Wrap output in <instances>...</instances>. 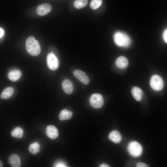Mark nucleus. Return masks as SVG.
<instances>
[{
	"label": "nucleus",
	"instance_id": "dca6fc26",
	"mask_svg": "<svg viewBox=\"0 0 167 167\" xmlns=\"http://www.w3.org/2000/svg\"><path fill=\"white\" fill-rule=\"evenodd\" d=\"M14 89L11 87L5 88L2 92L1 97L2 99H7L10 98L14 94Z\"/></svg>",
	"mask_w": 167,
	"mask_h": 167
},
{
	"label": "nucleus",
	"instance_id": "4be33fe9",
	"mask_svg": "<svg viewBox=\"0 0 167 167\" xmlns=\"http://www.w3.org/2000/svg\"><path fill=\"white\" fill-rule=\"evenodd\" d=\"M55 167H67L66 164L62 161H58L56 162L54 165Z\"/></svg>",
	"mask_w": 167,
	"mask_h": 167
},
{
	"label": "nucleus",
	"instance_id": "f3484780",
	"mask_svg": "<svg viewBox=\"0 0 167 167\" xmlns=\"http://www.w3.org/2000/svg\"><path fill=\"white\" fill-rule=\"evenodd\" d=\"M73 115L71 111L66 109H63L60 112L59 118L60 120H66L70 119Z\"/></svg>",
	"mask_w": 167,
	"mask_h": 167
},
{
	"label": "nucleus",
	"instance_id": "b1692460",
	"mask_svg": "<svg viewBox=\"0 0 167 167\" xmlns=\"http://www.w3.org/2000/svg\"><path fill=\"white\" fill-rule=\"evenodd\" d=\"M163 38L166 43L167 42V29H166L163 33Z\"/></svg>",
	"mask_w": 167,
	"mask_h": 167
},
{
	"label": "nucleus",
	"instance_id": "bb28decb",
	"mask_svg": "<svg viewBox=\"0 0 167 167\" xmlns=\"http://www.w3.org/2000/svg\"><path fill=\"white\" fill-rule=\"evenodd\" d=\"M3 163L0 160V167H2L3 166Z\"/></svg>",
	"mask_w": 167,
	"mask_h": 167
},
{
	"label": "nucleus",
	"instance_id": "39448f33",
	"mask_svg": "<svg viewBox=\"0 0 167 167\" xmlns=\"http://www.w3.org/2000/svg\"><path fill=\"white\" fill-rule=\"evenodd\" d=\"M89 102L91 105L95 108H100L103 105L104 99L102 95L99 93H94L90 97Z\"/></svg>",
	"mask_w": 167,
	"mask_h": 167
},
{
	"label": "nucleus",
	"instance_id": "9b49d317",
	"mask_svg": "<svg viewBox=\"0 0 167 167\" xmlns=\"http://www.w3.org/2000/svg\"><path fill=\"white\" fill-rule=\"evenodd\" d=\"M62 86L65 92L67 94H71L73 91V85L72 82L69 79H65L62 82Z\"/></svg>",
	"mask_w": 167,
	"mask_h": 167
},
{
	"label": "nucleus",
	"instance_id": "f03ea898",
	"mask_svg": "<svg viewBox=\"0 0 167 167\" xmlns=\"http://www.w3.org/2000/svg\"><path fill=\"white\" fill-rule=\"evenodd\" d=\"M114 39L116 44L119 46L127 47L131 43V40L129 37L122 32H116L114 35Z\"/></svg>",
	"mask_w": 167,
	"mask_h": 167
},
{
	"label": "nucleus",
	"instance_id": "1a4fd4ad",
	"mask_svg": "<svg viewBox=\"0 0 167 167\" xmlns=\"http://www.w3.org/2000/svg\"><path fill=\"white\" fill-rule=\"evenodd\" d=\"M46 133L47 136L51 139H55L58 135V131L57 128L52 125H49L47 127Z\"/></svg>",
	"mask_w": 167,
	"mask_h": 167
},
{
	"label": "nucleus",
	"instance_id": "5701e85b",
	"mask_svg": "<svg viewBox=\"0 0 167 167\" xmlns=\"http://www.w3.org/2000/svg\"><path fill=\"white\" fill-rule=\"evenodd\" d=\"M136 166L137 167H148L149 166L143 162H139L136 165Z\"/></svg>",
	"mask_w": 167,
	"mask_h": 167
},
{
	"label": "nucleus",
	"instance_id": "4468645a",
	"mask_svg": "<svg viewBox=\"0 0 167 167\" xmlns=\"http://www.w3.org/2000/svg\"><path fill=\"white\" fill-rule=\"evenodd\" d=\"M132 94L135 99L138 101H140L143 97V92L139 88L135 87L131 90Z\"/></svg>",
	"mask_w": 167,
	"mask_h": 167
},
{
	"label": "nucleus",
	"instance_id": "a878e982",
	"mask_svg": "<svg viewBox=\"0 0 167 167\" xmlns=\"http://www.w3.org/2000/svg\"><path fill=\"white\" fill-rule=\"evenodd\" d=\"M100 167H109V166L106 164L103 163L100 165Z\"/></svg>",
	"mask_w": 167,
	"mask_h": 167
},
{
	"label": "nucleus",
	"instance_id": "0eeeda50",
	"mask_svg": "<svg viewBox=\"0 0 167 167\" xmlns=\"http://www.w3.org/2000/svg\"><path fill=\"white\" fill-rule=\"evenodd\" d=\"M73 74L74 76L83 84L88 85L90 80L88 76L85 73L80 70H76L74 71Z\"/></svg>",
	"mask_w": 167,
	"mask_h": 167
},
{
	"label": "nucleus",
	"instance_id": "aec40b11",
	"mask_svg": "<svg viewBox=\"0 0 167 167\" xmlns=\"http://www.w3.org/2000/svg\"><path fill=\"white\" fill-rule=\"evenodd\" d=\"M88 3V0H76L74 3V6L77 9H80L85 6Z\"/></svg>",
	"mask_w": 167,
	"mask_h": 167
},
{
	"label": "nucleus",
	"instance_id": "a211bd4d",
	"mask_svg": "<svg viewBox=\"0 0 167 167\" xmlns=\"http://www.w3.org/2000/svg\"><path fill=\"white\" fill-rule=\"evenodd\" d=\"M40 150V146L39 143L35 142L31 144L28 148L29 152L35 155L38 153Z\"/></svg>",
	"mask_w": 167,
	"mask_h": 167
},
{
	"label": "nucleus",
	"instance_id": "423d86ee",
	"mask_svg": "<svg viewBox=\"0 0 167 167\" xmlns=\"http://www.w3.org/2000/svg\"><path fill=\"white\" fill-rule=\"evenodd\" d=\"M47 63L49 68L52 70H56L59 66V61L53 53L48 54L47 58Z\"/></svg>",
	"mask_w": 167,
	"mask_h": 167
},
{
	"label": "nucleus",
	"instance_id": "f257e3e1",
	"mask_svg": "<svg viewBox=\"0 0 167 167\" xmlns=\"http://www.w3.org/2000/svg\"><path fill=\"white\" fill-rule=\"evenodd\" d=\"M26 49L28 52L33 56H36L41 52V47L38 41L33 36H30L26 42Z\"/></svg>",
	"mask_w": 167,
	"mask_h": 167
},
{
	"label": "nucleus",
	"instance_id": "7ed1b4c3",
	"mask_svg": "<svg viewBox=\"0 0 167 167\" xmlns=\"http://www.w3.org/2000/svg\"><path fill=\"white\" fill-rule=\"evenodd\" d=\"M127 149L130 154L135 157L141 156L143 150L141 145L135 141L130 142L128 145Z\"/></svg>",
	"mask_w": 167,
	"mask_h": 167
},
{
	"label": "nucleus",
	"instance_id": "412c9836",
	"mask_svg": "<svg viewBox=\"0 0 167 167\" xmlns=\"http://www.w3.org/2000/svg\"><path fill=\"white\" fill-rule=\"evenodd\" d=\"M102 0H92L90 4V7L92 9L98 8L101 5Z\"/></svg>",
	"mask_w": 167,
	"mask_h": 167
},
{
	"label": "nucleus",
	"instance_id": "2eb2a0df",
	"mask_svg": "<svg viewBox=\"0 0 167 167\" xmlns=\"http://www.w3.org/2000/svg\"><path fill=\"white\" fill-rule=\"evenodd\" d=\"M21 75V73L20 71L15 69L10 71L8 73L9 79L13 81H15L19 79Z\"/></svg>",
	"mask_w": 167,
	"mask_h": 167
},
{
	"label": "nucleus",
	"instance_id": "ddd939ff",
	"mask_svg": "<svg viewBox=\"0 0 167 167\" xmlns=\"http://www.w3.org/2000/svg\"><path fill=\"white\" fill-rule=\"evenodd\" d=\"M117 66L121 69L126 68L128 64V59L125 57L121 56L119 57L116 61Z\"/></svg>",
	"mask_w": 167,
	"mask_h": 167
},
{
	"label": "nucleus",
	"instance_id": "9d476101",
	"mask_svg": "<svg viewBox=\"0 0 167 167\" xmlns=\"http://www.w3.org/2000/svg\"><path fill=\"white\" fill-rule=\"evenodd\" d=\"M8 162L12 167H19L21 165L20 159L19 156L16 154H12L9 156Z\"/></svg>",
	"mask_w": 167,
	"mask_h": 167
},
{
	"label": "nucleus",
	"instance_id": "6ab92c4d",
	"mask_svg": "<svg viewBox=\"0 0 167 167\" xmlns=\"http://www.w3.org/2000/svg\"><path fill=\"white\" fill-rule=\"evenodd\" d=\"M12 136L18 138H22L24 134L23 129L19 126H17L11 132Z\"/></svg>",
	"mask_w": 167,
	"mask_h": 167
},
{
	"label": "nucleus",
	"instance_id": "20e7f679",
	"mask_svg": "<svg viewBox=\"0 0 167 167\" xmlns=\"http://www.w3.org/2000/svg\"><path fill=\"white\" fill-rule=\"evenodd\" d=\"M150 85L151 88L154 90L159 91L163 89L164 82L161 77L158 75H154L150 80Z\"/></svg>",
	"mask_w": 167,
	"mask_h": 167
},
{
	"label": "nucleus",
	"instance_id": "f8f14e48",
	"mask_svg": "<svg viewBox=\"0 0 167 167\" xmlns=\"http://www.w3.org/2000/svg\"><path fill=\"white\" fill-rule=\"evenodd\" d=\"M108 137L111 141L116 143H119L122 139L120 133L116 130H114L111 132L109 134Z\"/></svg>",
	"mask_w": 167,
	"mask_h": 167
},
{
	"label": "nucleus",
	"instance_id": "393cba45",
	"mask_svg": "<svg viewBox=\"0 0 167 167\" xmlns=\"http://www.w3.org/2000/svg\"><path fill=\"white\" fill-rule=\"evenodd\" d=\"M4 31L1 28H0V38L1 37L4 35Z\"/></svg>",
	"mask_w": 167,
	"mask_h": 167
},
{
	"label": "nucleus",
	"instance_id": "6e6552de",
	"mask_svg": "<svg viewBox=\"0 0 167 167\" xmlns=\"http://www.w3.org/2000/svg\"><path fill=\"white\" fill-rule=\"evenodd\" d=\"M52 10L51 5L48 3H45L38 6L37 8V14L40 16H43L49 13Z\"/></svg>",
	"mask_w": 167,
	"mask_h": 167
}]
</instances>
